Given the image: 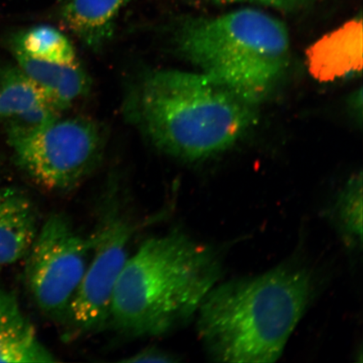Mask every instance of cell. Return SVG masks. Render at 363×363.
Here are the masks:
<instances>
[{"instance_id": "3", "label": "cell", "mask_w": 363, "mask_h": 363, "mask_svg": "<svg viewBox=\"0 0 363 363\" xmlns=\"http://www.w3.org/2000/svg\"><path fill=\"white\" fill-rule=\"evenodd\" d=\"M222 272L220 253L184 231L150 238L126 261L108 324L135 338L169 333L196 315Z\"/></svg>"}, {"instance_id": "15", "label": "cell", "mask_w": 363, "mask_h": 363, "mask_svg": "<svg viewBox=\"0 0 363 363\" xmlns=\"http://www.w3.org/2000/svg\"><path fill=\"white\" fill-rule=\"evenodd\" d=\"M13 49L40 60L57 62L78 61L74 45L55 27L38 26L21 31L12 40Z\"/></svg>"}, {"instance_id": "5", "label": "cell", "mask_w": 363, "mask_h": 363, "mask_svg": "<svg viewBox=\"0 0 363 363\" xmlns=\"http://www.w3.org/2000/svg\"><path fill=\"white\" fill-rule=\"evenodd\" d=\"M8 138L21 169L40 187L57 193L70 191L92 174L106 144L101 126L79 116L8 127Z\"/></svg>"}, {"instance_id": "16", "label": "cell", "mask_w": 363, "mask_h": 363, "mask_svg": "<svg viewBox=\"0 0 363 363\" xmlns=\"http://www.w3.org/2000/svg\"><path fill=\"white\" fill-rule=\"evenodd\" d=\"M124 362H174L176 357L169 352L156 347H147L136 352L134 355L121 360Z\"/></svg>"}, {"instance_id": "9", "label": "cell", "mask_w": 363, "mask_h": 363, "mask_svg": "<svg viewBox=\"0 0 363 363\" xmlns=\"http://www.w3.org/2000/svg\"><path fill=\"white\" fill-rule=\"evenodd\" d=\"M61 115L19 67L0 69V118L9 127L30 128Z\"/></svg>"}, {"instance_id": "17", "label": "cell", "mask_w": 363, "mask_h": 363, "mask_svg": "<svg viewBox=\"0 0 363 363\" xmlns=\"http://www.w3.org/2000/svg\"><path fill=\"white\" fill-rule=\"evenodd\" d=\"M238 1H250L256 2L266 6L282 9V10H290L301 6V4L307 1V0H222V2H238Z\"/></svg>"}, {"instance_id": "1", "label": "cell", "mask_w": 363, "mask_h": 363, "mask_svg": "<svg viewBox=\"0 0 363 363\" xmlns=\"http://www.w3.org/2000/svg\"><path fill=\"white\" fill-rule=\"evenodd\" d=\"M319 285L314 267L296 257L262 274L216 284L196 313L207 357L216 362L278 361Z\"/></svg>"}, {"instance_id": "7", "label": "cell", "mask_w": 363, "mask_h": 363, "mask_svg": "<svg viewBox=\"0 0 363 363\" xmlns=\"http://www.w3.org/2000/svg\"><path fill=\"white\" fill-rule=\"evenodd\" d=\"M108 208L89 237L87 269L62 319L77 334L94 333L108 324L113 291L130 255L133 226L116 206Z\"/></svg>"}, {"instance_id": "8", "label": "cell", "mask_w": 363, "mask_h": 363, "mask_svg": "<svg viewBox=\"0 0 363 363\" xmlns=\"http://www.w3.org/2000/svg\"><path fill=\"white\" fill-rule=\"evenodd\" d=\"M311 74L322 82L335 81L359 74L362 67V20L354 19L325 35L308 48Z\"/></svg>"}, {"instance_id": "18", "label": "cell", "mask_w": 363, "mask_h": 363, "mask_svg": "<svg viewBox=\"0 0 363 363\" xmlns=\"http://www.w3.org/2000/svg\"><path fill=\"white\" fill-rule=\"evenodd\" d=\"M218 1H221L222 2V0H218Z\"/></svg>"}, {"instance_id": "13", "label": "cell", "mask_w": 363, "mask_h": 363, "mask_svg": "<svg viewBox=\"0 0 363 363\" xmlns=\"http://www.w3.org/2000/svg\"><path fill=\"white\" fill-rule=\"evenodd\" d=\"M130 0H67L59 11L62 24L94 52L106 47L120 13Z\"/></svg>"}, {"instance_id": "12", "label": "cell", "mask_w": 363, "mask_h": 363, "mask_svg": "<svg viewBox=\"0 0 363 363\" xmlns=\"http://www.w3.org/2000/svg\"><path fill=\"white\" fill-rule=\"evenodd\" d=\"M56 361L55 356L40 342L16 294L0 288V362Z\"/></svg>"}, {"instance_id": "2", "label": "cell", "mask_w": 363, "mask_h": 363, "mask_svg": "<svg viewBox=\"0 0 363 363\" xmlns=\"http://www.w3.org/2000/svg\"><path fill=\"white\" fill-rule=\"evenodd\" d=\"M257 104L202 72H144L130 88L126 115L161 152L195 162L233 147L256 121Z\"/></svg>"}, {"instance_id": "14", "label": "cell", "mask_w": 363, "mask_h": 363, "mask_svg": "<svg viewBox=\"0 0 363 363\" xmlns=\"http://www.w3.org/2000/svg\"><path fill=\"white\" fill-rule=\"evenodd\" d=\"M330 220L346 246H362V174H354L345 184L330 208Z\"/></svg>"}, {"instance_id": "4", "label": "cell", "mask_w": 363, "mask_h": 363, "mask_svg": "<svg viewBox=\"0 0 363 363\" xmlns=\"http://www.w3.org/2000/svg\"><path fill=\"white\" fill-rule=\"evenodd\" d=\"M170 43L177 55L257 106L282 80L289 63L287 27L254 9L187 18L172 30Z\"/></svg>"}, {"instance_id": "6", "label": "cell", "mask_w": 363, "mask_h": 363, "mask_svg": "<svg viewBox=\"0 0 363 363\" xmlns=\"http://www.w3.org/2000/svg\"><path fill=\"white\" fill-rule=\"evenodd\" d=\"M92 251L90 238L67 216L54 213L40 226L26 257V282L45 315L63 319L84 279Z\"/></svg>"}, {"instance_id": "10", "label": "cell", "mask_w": 363, "mask_h": 363, "mask_svg": "<svg viewBox=\"0 0 363 363\" xmlns=\"http://www.w3.org/2000/svg\"><path fill=\"white\" fill-rule=\"evenodd\" d=\"M18 67L42 89L62 113L81 101L89 92V77L78 61L57 62L40 60L13 49Z\"/></svg>"}, {"instance_id": "11", "label": "cell", "mask_w": 363, "mask_h": 363, "mask_svg": "<svg viewBox=\"0 0 363 363\" xmlns=\"http://www.w3.org/2000/svg\"><path fill=\"white\" fill-rule=\"evenodd\" d=\"M40 229L38 211L27 195L16 189L0 191V267L27 256Z\"/></svg>"}]
</instances>
